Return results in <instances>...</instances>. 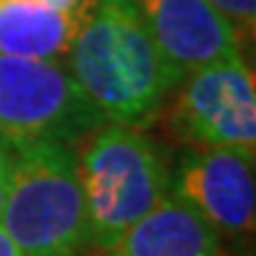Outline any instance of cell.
Listing matches in <instances>:
<instances>
[{
    "mask_svg": "<svg viewBox=\"0 0 256 256\" xmlns=\"http://www.w3.org/2000/svg\"><path fill=\"white\" fill-rule=\"evenodd\" d=\"M66 58L68 74L102 118L131 128L154 123L180 81L131 0H94Z\"/></svg>",
    "mask_w": 256,
    "mask_h": 256,
    "instance_id": "cell-1",
    "label": "cell"
},
{
    "mask_svg": "<svg viewBox=\"0 0 256 256\" xmlns=\"http://www.w3.org/2000/svg\"><path fill=\"white\" fill-rule=\"evenodd\" d=\"M0 225L24 256H86V206L71 144L24 142L10 146Z\"/></svg>",
    "mask_w": 256,
    "mask_h": 256,
    "instance_id": "cell-2",
    "label": "cell"
},
{
    "mask_svg": "<svg viewBox=\"0 0 256 256\" xmlns=\"http://www.w3.org/2000/svg\"><path fill=\"white\" fill-rule=\"evenodd\" d=\"M78 178L89 251H104L168 196V168L142 128L108 123L81 138Z\"/></svg>",
    "mask_w": 256,
    "mask_h": 256,
    "instance_id": "cell-3",
    "label": "cell"
},
{
    "mask_svg": "<svg viewBox=\"0 0 256 256\" xmlns=\"http://www.w3.org/2000/svg\"><path fill=\"white\" fill-rule=\"evenodd\" d=\"M104 118L58 60L0 52V138L76 144Z\"/></svg>",
    "mask_w": 256,
    "mask_h": 256,
    "instance_id": "cell-4",
    "label": "cell"
},
{
    "mask_svg": "<svg viewBox=\"0 0 256 256\" xmlns=\"http://www.w3.org/2000/svg\"><path fill=\"white\" fill-rule=\"evenodd\" d=\"M168 100V131L186 146L256 152V84L243 55L183 74Z\"/></svg>",
    "mask_w": 256,
    "mask_h": 256,
    "instance_id": "cell-5",
    "label": "cell"
},
{
    "mask_svg": "<svg viewBox=\"0 0 256 256\" xmlns=\"http://www.w3.org/2000/svg\"><path fill=\"white\" fill-rule=\"evenodd\" d=\"M172 199L191 206L220 238H248L256 222L254 154L191 149L168 176Z\"/></svg>",
    "mask_w": 256,
    "mask_h": 256,
    "instance_id": "cell-6",
    "label": "cell"
},
{
    "mask_svg": "<svg viewBox=\"0 0 256 256\" xmlns=\"http://www.w3.org/2000/svg\"><path fill=\"white\" fill-rule=\"evenodd\" d=\"M160 52L183 76L243 55L236 29L209 0H131Z\"/></svg>",
    "mask_w": 256,
    "mask_h": 256,
    "instance_id": "cell-7",
    "label": "cell"
},
{
    "mask_svg": "<svg viewBox=\"0 0 256 256\" xmlns=\"http://www.w3.org/2000/svg\"><path fill=\"white\" fill-rule=\"evenodd\" d=\"M94 256H222V238L191 206L165 196Z\"/></svg>",
    "mask_w": 256,
    "mask_h": 256,
    "instance_id": "cell-8",
    "label": "cell"
},
{
    "mask_svg": "<svg viewBox=\"0 0 256 256\" xmlns=\"http://www.w3.org/2000/svg\"><path fill=\"white\" fill-rule=\"evenodd\" d=\"M81 21L44 0H0V52L60 60Z\"/></svg>",
    "mask_w": 256,
    "mask_h": 256,
    "instance_id": "cell-9",
    "label": "cell"
},
{
    "mask_svg": "<svg viewBox=\"0 0 256 256\" xmlns=\"http://www.w3.org/2000/svg\"><path fill=\"white\" fill-rule=\"evenodd\" d=\"M209 3L230 21L240 48H251L256 37V0H209Z\"/></svg>",
    "mask_w": 256,
    "mask_h": 256,
    "instance_id": "cell-10",
    "label": "cell"
},
{
    "mask_svg": "<svg viewBox=\"0 0 256 256\" xmlns=\"http://www.w3.org/2000/svg\"><path fill=\"white\" fill-rule=\"evenodd\" d=\"M44 3L52 6V8L66 10L68 16H74V18H78V21H84V16L89 14V8H92V3H94V0H44Z\"/></svg>",
    "mask_w": 256,
    "mask_h": 256,
    "instance_id": "cell-11",
    "label": "cell"
},
{
    "mask_svg": "<svg viewBox=\"0 0 256 256\" xmlns=\"http://www.w3.org/2000/svg\"><path fill=\"white\" fill-rule=\"evenodd\" d=\"M8 172H10V144L0 138V212H3L6 191H8Z\"/></svg>",
    "mask_w": 256,
    "mask_h": 256,
    "instance_id": "cell-12",
    "label": "cell"
},
{
    "mask_svg": "<svg viewBox=\"0 0 256 256\" xmlns=\"http://www.w3.org/2000/svg\"><path fill=\"white\" fill-rule=\"evenodd\" d=\"M0 256H24L18 251V246L14 240H10V236L3 230V225H0Z\"/></svg>",
    "mask_w": 256,
    "mask_h": 256,
    "instance_id": "cell-13",
    "label": "cell"
}]
</instances>
